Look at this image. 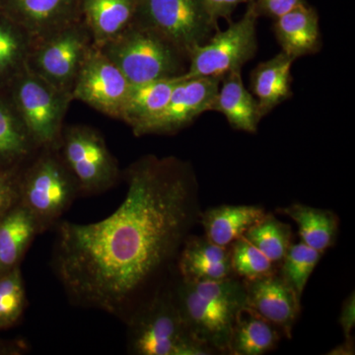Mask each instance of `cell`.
<instances>
[{"label":"cell","instance_id":"12","mask_svg":"<svg viewBox=\"0 0 355 355\" xmlns=\"http://www.w3.org/2000/svg\"><path fill=\"white\" fill-rule=\"evenodd\" d=\"M220 81L214 77L184 78L182 76L165 108L133 132L135 137L174 135L188 127L200 114L210 112Z\"/></svg>","mask_w":355,"mask_h":355},{"label":"cell","instance_id":"32","mask_svg":"<svg viewBox=\"0 0 355 355\" xmlns=\"http://www.w3.org/2000/svg\"><path fill=\"white\" fill-rule=\"evenodd\" d=\"M305 3H307L306 0H254V9L259 17H268L272 20Z\"/></svg>","mask_w":355,"mask_h":355},{"label":"cell","instance_id":"19","mask_svg":"<svg viewBox=\"0 0 355 355\" xmlns=\"http://www.w3.org/2000/svg\"><path fill=\"white\" fill-rule=\"evenodd\" d=\"M80 13L93 44L102 48L132 24L135 0H81Z\"/></svg>","mask_w":355,"mask_h":355},{"label":"cell","instance_id":"6","mask_svg":"<svg viewBox=\"0 0 355 355\" xmlns=\"http://www.w3.org/2000/svg\"><path fill=\"white\" fill-rule=\"evenodd\" d=\"M9 99L37 148L58 149L72 96L26 69L7 88Z\"/></svg>","mask_w":355,"mask_h":355},{"label":"cell","instance_id":"28","mask_svg":"<svg viewBox=\"0 0 355 355\" xmlns=\"http://www.w3.org/2000/svg\"><path fill=\"white\" fill-rule=\"evenodd\" d=\"M323 254L303 242L292 243L286 252L279 266V273L299 297H302L306 284Z\"/></svg>","mask_w":355,"mask_h":355},{"label":"cell","instance_id":"30","mask_svg":"<svg viewBox=\"0 0 355 355\" xmlns=\"http://www.w3.org/2000/svg\"><path fill=\"white\" fill-rule=\"evenodd\" d=\"M26 306L27 295L19 266L0 275V331L15 326Z\"/></svg>","mask_w":355,"mask_h":355},{"label":"cell","instance_id":"27","mask_svg":"<svg viewBox=\"0 0 355 355\" xmlns=\"http://www.w3.org/2000/svg\"><path fill=\"white\" fill-rule=\"evenodd\" d=\"M243 237L279 266L292 244V229L289 224L266 212L263 218L248 229Z\"/></svg>","mask_w":355,"mask_h":355},{"label":"cell","instance_id":"29","mask_svg":"<svg viewBox=\"0 0 355 355\" xmlns=\"http://www.w3.org/2000/svg\"><path fill=\"white\" fill-rule=\"evenodd\" d=\"M230 254L233 275L243 282L261 279L279 272V266L243 236L231 245Z\"/></svg>","mask_w":355,"mask_h":355},{"label":"cell","instance_id":"21","mask_svg":"<svg viewBox=\"0 0 355 355\" xmlns=\"http://www.w3.org/2000/svg\"><path fill=\"white\" fill-rule=\"evenodd\" d=\"M181 76L159 79L149 83L130 84L120 119L137 132L165 108Z\"/></svg>","mask_w":355,"mask_h":355},{"label":"cell","instance_id":"17","mask_svg":"<svg viewBox=\"0 0 355 355\" xmlns=\"http://www.w3.org/2000/svg\"><path fill=\"white\" fill-rule=\"evenodd\" d=\"M210 112L223 114L234 130L248 133L258 132L263 119L256 98L243 83L242 70L229 72L221 79Z\"/></svg>","mask_w":355,"mask_h":355},{"label":"cell","instance_id":"15","mask_svg":"<svg viewBox=\"0 0 355 355\" xmlns=\"http://www.w3.org/2000/svg\"><path fill=\"white\" fill-rule=\"evenodd\" d=\"M177 275L188 282H212L233 277L230 247H220L205 236H189L176 261Z\"/></svg>","mask_w":355,"mask_h":355},{"label":"cell","instance_id":"8","mask_svg":"<svg viewBox=\"0 0 355 355\" xmlns=\"http://www.w3.org/2000/svg\"><path fill=\"white\" fill-rule=\"evenodd\" d=\"M259 18L254 1L250 2L241 19L237 22L231 21L225 31L217 30L209 41L191 51L188 69L183 77L222 79L229 72L242 70L258 51Z\"/></svg>","mask_w":355,"mask_h":355},{"label":"cell","instance_id":"35","mask_svg":"<svg viewBox=\"0 0 355 355\" xmlns=\"http://www.w3.org/2000/svg\"><path fill=\"white\" fill-rule=\"evenodd\" d=\"M28 352V345L22 340H1L0 355H20Z\"/></svg>","mask_w":355,"mask_h":355},{"label":"cell","instance_id":"16","mask_svg":"<svg viewBox=\"0 0 355 355\" xmlns=\"http://www.w3.org/2000/svg\"><path fill=\"white\" fill-rule=\"evenodd\" d=\"M273 21V32L282 51L294 60L321 51L320 18L314 7L303 4Z\"/></svg>","mask_w":355,"mask_h":355},{"label":"cell","instance_id":"9","mask_svg":"<svg viewBox=\"0 0 355 355\" xmlns=\"http://www.w3.org/2000/svg\"><path fill=\"white\" fill-rule=\"evenodd\" d=\"M58 150L76 178L80 196L100 195L120 179L118 161L95 128L70 125L62 130Z\"/></svg>","mask_w":355,"mask_h":355},{"label":"cell","instance_id":"10","mask_svg":"<svg viewBox=\"0 0 355 355\" xmlns=\"http://www.w3.org/2000/svg\"><path fill=\"white\" fill-rule=\"evenodd\" d=\"M92 37L83 19L33 42L27 69L60 90L71 94Z\"/></svg>","mask_w":355,"mask_h":355},{"label":"cell","instance_id":"23","mask_svg":"<svg viewBox=\"0 0 355 355\" xmlns=\"http://www.w3.org/2000/svg\"><path fill=\"white\" fill-rule=\"evenodd\" d=\"M277 214L288 216L295 222L301 242L307 246L324 254L336 244L340 219L331 210L292 203L277 209Z\"/></svg>","mask_w":355,"mask_h":355},{"label":"cell","instance_id":"14","mask_svg":"<svg viewBox=\"0 0 355 355\" xmlns=\"http://www.w3.org/2000/svg\"><path fill=\"white\" fill-rule=\"evenodd\" d=\"M81 0H0V11L33 42L81 19Z\"/></svg>","mask_w":355,"mask_h":355},{"label":"cell","instance_id":"36","mask_svg":"<svg viewBox=\"0 0 355 355\" xmlns=\"http://www.w3.org/2000/svg\"><path fill=\"white\" fill-rule=\"evenodd\" d=\"M329 355H354V340H345V342L338 345L335 349L328 352Z\"/></svg>","mask_w":355,"mask_h":355},{"label":"cell","instance_id":"31","mask_svg":"<svg viewBox=\"0 0 355 355\" xmlns=\"http://www.w3.org/2000/svg\"><path fill=\"white\" fill-rule=\"evenodd\" d=\"M22 165L0 168V220L19 203Z\"/></svg>","mask_w":355,"mask_h":355},{"label":"cell","instance_id":"7","mask_svg":"<svg viewBox=\"0 0 355 355\" xmlns=\"http://www.w3.org/2000/svg\"><path fill=\"white\" fill-rule=\"evenodd\" d=\"M133 23L153 30L188 58L219 29L200 0H135Z\"/></svg>","mask_w":355,"mask_h":355},{"label":"cell","instance_id":"26","mask_svg":"<svg viewBox=\"0 0 355 355\" xmlns=\"http://www.w3.org/2000/svg\"><path fill=\"white\" fill-rule=\"evenodd\" d=\"M33 40L10 18L0 11V91L27 69Z\"/></svg>","mask_w":355,"mask_h":355},{"label":"cell","instance_id":"13","mask_svg":"<svg viewBox=\"0 0 355 355\" xmlns=\"http://www.w3.org/2000/svg\"><path fill=\"white\" fill-rule=\"evenodd\" d=\"M244 282L246 306L291 338L301 313V298L279 272Z\"/></svg>","mask_w":355,"mask_h":355},{"label":"cell","instance_id":"18","mask_svg":"<svg viewBox=\"0 0 355 355\" xmlns=\"http://www.w3.org/2000/svg\"><path fill=\"white\" fill-rule=\"evenodd\" d=\"M293 58L280 51L261 62L251 72V90L258 102L261 116H266L286 100L291 99V67Z\"/></svg>","mask_w":355,"mask_h":355},{"label":"cell","instance_id":"3","mask_svg":"<svg viewBox=\"0 0 355 355\" xmlns=\"http://www.w3.org/2000/svg\"><path fill=\"white\" fill-rule=\"evenodd\" d=\"M128 352L135 355H211L214 350L189 333L170 282L128 318Z\"/></svg>","mask_w":355,"mask_h":355},{"label":"cell","instance_id":"24","mask_svg":"<svg viewBox=\"0 0 355 355\" xmlns=\"http://www.w3.org/2000/svg\"><path fill=\"white\" fill-rule=\"evenodd\" d=\"M282 334L270 322L245 306L238 314L228 354L263 355L277 349Z\"/></svg>","mask_w":355,"mask_h":355},{"label":"cell","instance_id":"1","mask_svg":"<svg viewBox=\"0 0 355 355\" xmlns=\"http://www.w3.org/2000/svg\"><path fill=\"white\" fill-rule=\"evenodd\" d=\"M125 178V200L111 216L58 222L51 266L72 305L127 322L168 284L202 210L195 171L181 159L146 155Z\"/></svg>","mask_w":355,"mask_h":355},{"label":"cell","instance_id":"20","mask_svg":"<svg viewBox=\"0 0 355 355\" xmlns=\"http://www.w3.org/2000/svg\"><path fill=\"white\" fill-rule=\"evenodd\" d=\"M266 214V209L259 205H222L202 212L200 221L209 241L230 247Z\"/></svg>","mask_w":355,"mask_h":355},{"label":"cell","instance_id":"4","mask_svg":"<svg viewBox=\"0 0 355 355\" xmlns=\"http://www.w3.org/2000/svg\"><path fill=\"white\" fill-rule=\"evenodd\" d=\"M99 49L130 84L181 76L188 69V58L174 44L135 23Z\"/></svg>","mask_w":355,"mask_h":355},{"label":"cell","instance_id":"11","mask_svg":"<svg viewBox=\"0 0 355 355\" xmlns=\"http://www.w3.org/2000/svg\"><path fill=\"white\" fill-rule=\"evenodd\" d=\"M130 83L99 48L91 46L72 88V99L96 111L120 119Z\"/></svg>","mask_w":355,"mask_h":355},{"label":"cell","instance_id":"5","mask_svg":"<svg viewBox=\"0 0 355 355\" xmlns=\"http://www.w3.org/2000/svg\"><path fill=\"white\" fill-rule=\"evenodd\" d=\"M19 191V202L35 217L41 234L55 227L80 196L76 178L58 149L51 148L42 149L27 167H22Z\"/></svg>","mask_w":355,"mask_h":355},{"label":"cell","instance_id":"22","mask_svg":"<svg viewBox=\"0 0 355 355\" xmlns=\"http://www.w3.org/2000/svg\"><path fill=\"white\" fill-rule=\"evenodd\" d=\"M39 234L36 219L20 202L0 220V275L20 266Z\"/></svg>","mask_w":355,"mask_h":355},{"label":"cell","instance_id":"2","mask_svg":"<svg viewBox=\"0 0 355 355\" xmlns=\"http://www.w3.org/2000/svg\"><path fill=\"white\" fill-rule=\"evenodd\" d=\"M173 297L190 335L214 354H228L238 314L246 306V289L237 277L212 282H170Z\"/></svg>","mask_w":355,"mask_h":355},{"label":"cell","instance_id":"34","mask_svg":"<svg viewBox=\"0 0 355 355\" xmlns=\"http://www.w3.org/2000/svg\"><path fill=\"white\" fill-rule=\"evenodd\" d=\"M340 328H342L345 340H354L352 331L355 326V297L354 292L343 302L340 319Z\"/></svg>","mask_w":355,"mask_h":355},{"label":"cell","instance_id":"25","mask_svg":"<svg viewBox=\"0 0 355 355\" xmlns=\"http://www.w3.org/2000/svg\"><path fill=\"white\" fill-rule=\"evenodd\" d=\"M35 149L12 103L0 91V168L22 165Z\"/></svg>","mask_w":355,"mask_h":355},{"label":"cell","instance_id":"33","mask_svg":"<svg viewBox=\"0 0 355 355\" xmlns=\"http://www.w3.org/2000/svg\"><path fill=\"white\" fill-rule=\"evenodd\" d=\"M200 3L214 22L220 19L231 22V16L238 6L250 3L254 0H200Z\"/></svg>","mask_w":355,"mask_h":355}]
</instances>
